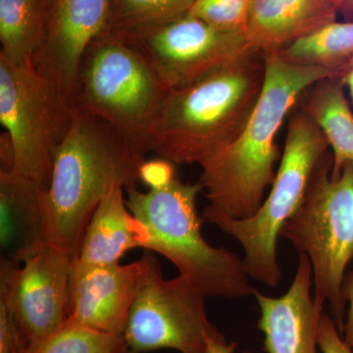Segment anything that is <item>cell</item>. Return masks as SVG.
<instances>
[{"mask_svg": "<svg viewBox=\"0 0 353 353\" xmlns=\"http://www.w3.org/2000/svg\"><path fill=\"white\" fill-rule=\"evenodd\" d=\"M175 178L173 163L164 158L148 161L145 160L139 168V180L145 183L150 190L161 189Z\"/></svg>", "mask_w": 353, "mask_h": 353, "instance_id": "obj_25", "label": "cell"}, {"mask_svg": "<svg viewBox=\"0 0 353 353\" xmlns=\"http://www.w3.org/2000/svg\"><path fill=\"white\" fill-rule=\"evenodd\" d=\"M74 106L34 67L0 57V122L13 150L12 171L48 190L58 146Z\"/></svg>", "mask_w": 353, "mask_h": 353, "instance_id": "obj_8", "label": "cell"}, {"mask_svg": "<svg viewBox=\"0 0 353 353\" xmlns=\"http://www.w3.org/2000/svg\"><path fill=\"white\" fill-rule=\"evenodd\" d=\"M246 353H248V352H246Z\"/></svg>", "mask_w": 353, "mask_h": 353, "instance_id": "obj_31", "label": "cell"}, {"mask_svg": "<svg viewBox=\"0 0 353 353\" xmlns=\"http://www.w3.org/2000/svg\"><path fill=\"white\" fill-rule=\"evenodd\" d=\"M333 165L328 150L313 171L301 208L280 236L308 257L314 299L327 304L341 333L347 315L341 285L353 262V163L343 165L336 176H331Z\"/></svg>", "mask_w": 353, "mask_h": 353, "instance_id": "obj_6", "label": "cell"}, {"mask_svg": "<svg viewBox=\"0 0 353 353\" xmlns=\"http://www.w3.org/2000/svg\"><path fill=\"white\" fill-rule=\"evenodd\" d=\"M338 0H253L245 38L248 48L278 53L334 22Z\"/></svg>", "mask_w": 353, "mask_h": 353, "instance_id": "obj_16", "label": "cell"}, {"mask_svg": "<svg viewBox=\"0 0 353 353\" xmlns=\"http://www.w3.org/2000/svg\"><path fill=\"white\" fill-rule=\"evenodd\" d=\"M73 259L48 245L22 265L0 262V308L6 312L13 353H31L69 318Z\"/></svg>", "mask_w": 353, "mask_h": 353, "instance_id": "obj_9", "label": "cell"}, {"mask_svg": "<svg viewBox=\"0 0 353 353\" xmlns=\"http://www.w3.org/2000/svg\"><path fill=\"white\" fill-rule=\"evenodd\" d=\"M205 299L182 276L164 279L154 257L128 317L124 336L130 353H205L209 339L221 334L209 321Z\"/></svg>", "mask_w": 353, "mask_h": 353, "instance_id": "obj_10", "label": "cell"}, {"mask_svg": "<svg viewBox=\"0 0 353 353\" xmlns=\"http://www.w3.org/2000/svg\"><path fill=\"white\" fill-rule=\"evenodd\" d=\"M148 243L150 233L128 208L124 189L114 187L95 209L73 263L82 266L118 264L130 250H146Z\"/></svg>", "mask_w": 353, "mask_h": 353, "instance_id": "obj_17", "label": "cell"}, {"mask_svg": "<svg viewBox=\"0 0 353 353\" xmlns=\"http://www.w3.org/2000/svg\"><path fill=\"white\" fill-rule=\"evenodd\" d=\"M253 0H196L189 13L222 31L245 34Z\"/></svg>", "mask_w": 353, "mask_h": 353, "instance_id": "obj_23", "label": "cell"}, {"mask_svg": "<svg viewBox=\"0 0 353 353\" xmlns=\"http://www.w3.org/2000/svg\"><path fill=\"white\" fill-rule=\"evenodd\" d=\"M31 353H130L124 334L97 331L73 320Z\"/></svg>", "mask_w": 353, "mask_h": 353, "instance_id": "obj_22", "label": "cell"}, {"mask_svg": "<svg viewBox=\"0 0 353 353\" xmlns=\"http://www.w3.org/2000/svg\"><path fill=\"white\" fill-rule=\"evenodd\" d=\"M313 272L305 254H299L296 275L284 296L272 297L253 290L259 303L257 327L267 353H318V328L325 303L311 296Z\"/></svg>", "mask_w": 353, "mask_h": 353, "instance_id": "obj_14", "label": "cell"}, {"mask_svg": "<svg viewBox=\"0 0 353 353\" xmlns=\"http://www.w3.org/2000/svg\"><path fill=\"white\" fill-rule=\"evenodd\" d=\"M266 76L263 53L248 50L194 83L169 90L143 152L202 167L233 143L256 106Z\"/></svg>", "mask_w": 353, "mask_h": 353, "instance_id": "obj_2", "label": "cell"}, {"mask_svg": "<svg viewBox=\"0 0 353 353\" xmlns=\"http://www.w3.org/2000/svg\"><path fill=\"white\" fill-rule=\"evenodd\" d=\"M340 12L343 14L345 19L353 22V0H338Z\"/></svg>", "mask_w": 353, "mask_h": 353, "instance_id": "obj_29", "label": "cell"}, {"mask_svg": "<svg viewBox=\"0 0 353 353\" xmlns=\"http://www.w3.org/2000/svg\"><path fill=\"white\" fill-rule=\"evenodd\" d=\"M74 106V105H73ZM145 154L106 121L74 106L58 146L43 211L48 245L75 260L95 209L114 187L138 189Z\"/></svg>", "mask_w": 353, "mask_h": 353, "instance_id": "obj_1", "label": "cell"}, {"mask_svg": "<svg viewBox=\"0 0 353 353\" xmlns=\"http://www.w3.org/2000/svg\"><path fill=\"white\" fill-rule=\"evenodd\" d=\"M116 39L138 51L169 90L187 87L250 50L245 34L222 31L189 12Z\"/></svg>", "mask_w": 353, "mask_h": 353, "instance_id": "obj_11", "label": "cell"}, {"mask_svg": "<svg viewBox=\"0 0 353 353\" xmlns=\"http://www.w3.org/2000/svg\"><path fill=\"white\" fill-rule=\"evenodd\" d=\"M318 347L322 353H353L331 314L323 312L318 328Z\"/></svg>", "mask_w": 353, "mask_h": 353, "instance_id": "obj_24", "label": "cell"}, {"mask_svg": "<svg viewBox=\"0 0 353 353\" xmlns=\"http://www.w3.org/2000/svg\"><path fill=\"white\" fill-rule=\"evenodd\" d=\"M110 4L111 0H48L43 36L32 63L71 105L81 61L105 31Z\"/></svg>", "mask_w": 353, "mask_h": 353, "instance_id": "obj_12", "label": "cell"}, {"mask_svg": "<svg viewBox=\"0 0 353 353\" xmlns=\"http://www.w3.org/2000/svg\"><path fill=\"white\" fill-rule=\"evenodd\" d=\"M196 0H111L105 36L122 37L176 19ZM101 34V36H102Z\"/></svg>", "mask_w": 353, "mask_h": 353, "instance_id": "obj_21", "label": "cell"}, {"mask_svg": "<svg viewBox=\"0 0 353 353\" xmlns=\"http://www.w3.org/2000/svg\"><path fill=\"white\" fill-rule=\"evenodd\" d=\"M341 292L347 305L348 304V310L345 315V325H343L341 334H343V340L347 345L353 348V271L345 274L343 285H341Z\"/></svg>", "mask_w": 353, "mask_h": 353, "instance_id": "obj_26", "label": "cell"}, {"mask_svg": "<svg viewBox=\"0 0 353 353\" xmlns=\"http://www.w3.org/2000/svg\"><path fill=\"white\" fill-rule=\"evenodd\" d=\"M285 61L345 75L353 61V22H332L278 52Z\"/></svg>", "mask_w": 353, "mask_h": 353, "instance_id": "obj_20", "label": "cell"}, {"mask_svg": "<svg viewBox=\"0 0 353 353\" xmlns=\"http://www.w3.org/2000/svg\"><path fill=\"white\" fill-rule=\"evenodd\" d=\"M236 343H228L224 334L212 336L208 341V348L205 353H234Z\"/></svg>", "mask_w": 353, "mask_h": 353, "instance_id": "obj_27", "label": "cell"}, {"mask_svg": "<svg viewBox=\"0 0 353 353\" xmlns=\"http://www.w3.org/2000/svg\"><path fill=\"white\" fill-rule=\"evenodd\" d=\"M154 256L146 252L131 264H72L69 319L104 332L124 334L128 317Z\"/></svg>", "mask_w": 353, "mask_h": 353, "instance_id": "obj_13", "label": "cell"}, {"mask_svg": "<svg viewBox=\"0 0 353 353\" xmlns=\"http://www.w3.org/2000/svg\"><path fill=\"white\" fill-rule=\"evenodd\" d=\"M343 77L318 81L305 90L303 110L328 139L333 153L331 176L340 175L343 165L353 163V115L345 94Z\"/></svg>", "mask_w": 353, "mask_h": 353, "instance_id": "obj_18", "label": "cell"}, {"mask_svg": "<svg viewBox=\"0 0 353 353\" xmlns=\"http://www.w3.org/2000/svg\"><path fill=\"white\" fill-rule=\"evenodd\" d=\"M168 92L138 51L102 34L83 54L73 105L112 125L143 153L146 134Z\"/></svg>", "mask_w": 353, "mask_h": 353, "instance_id": "obj_7", "label": "cell"}, {"mask_svg": "<svg viewBox=\"0 0 353 353\" xmlns=\"http://www.w3.org/2000/svg\"><path fill=\"white\" fill-rule=\"evenodd\" d=\"M0 353H13L10 330L6 312L0 308Z\"/></svg>", "mask_w": 353, "mask_h": 353, "instance_id": "obj_28", "label": "cell"}, {"mask_svg": "<svg viewBox=\"0 0 353 353\" xmlns=\"http://www.w3.org/2000/svg\"><path fill=\"white\" fill-rule=\"evenodd\" d=\"M201 183L176 178L161 189L127 190L130 211L148 229V250L170 260L180 276L205 297L241 299L252 296L245 261L224 248L206 241L196 201Z\"/></svg>", "mask_w": 353, "mask_h": 353, "instance_id": "obj_4", "label": "cell"}, {"mask_svg": "<svg viewBox=\"0 0 353 353\" xmlns=\"http://www.w3.org/2000/svg\"><path fill=\"white\" fill-rule=\"evenodd\" d=\"M290 112L280 167L256 213L233 219L208 205L202 214V220L240 243L250 278L270 288L282 280L277 255L281 231L301 208L313 171L330 148L328 139L303 108Z\"/></svg>", "mask_w": 353, "mask_h": 353, "instance_id": "obj_5", "label": "cell"}, {"mask_svg": "<svg viewBox=\"0 0 353 353\" xmlns=\"http://www.w3.org/2000/svg\"><path fill=\"white\" fill-rule=\"evenodd\" d=\"M266 76L259 102L239 138L201 167L199 183L211 208L233 219L256 213L275 179L282 158L276 136L299 97L318 81L343 77L319 66L285 61L264 54Z\"/></svg>", "mask_w": 353, "mask_h": 353, "instance_id": "obj_3", "label": "cell"}, {"mask_svg": "<svg viewBox=\"0 0 353 353\" xmlns=\"http://www.w3.org/2000/svg\"><path fill=\"white\" fill-rule=\"evenodd\" d=\"M343 78V81H345V85H347L348 88H350V94H352L353 101V61L350 63V66L347 67V71H345Z\"/></svg>", "mask_w": 353, "mask_h": 353, "instance_id": "obj_30", "label": "cell"}, {"mask_svg": "<svg viewBox=\"0 0 353 353\" xmlns=\"http://www.w3.org/2000/svg\"><path fill=\"white\" fill-rule=\"evenodd\" d=\"M44 189L28 176L0 170L1 260L22 265L48 245L43 211Z\"/></svg>", "mask_w": 353, "mask_h": 353, "instance_id": "obj_15", "label": "cell"}, {"mask_svg": "<svg viewBox=\"0 0 353 353\" xmlns=\"http://www.w3.org/2000/svg\"><path fill=\"white\" fill-rule=\"evenodd\" d=\"M48 0H0V57L32 61L43 39Z\"/></svg>", "mask_w": 353, "mask_h": 353, "instance_id": "obj_19", "label": "cell"}]
</instances>
